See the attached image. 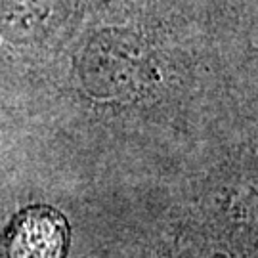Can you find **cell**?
Returning <instances> with one entry per match:
<instances>
[{"instance_id":"1","label":"cell","mask_w":258,"mask_h":258,"mask_svg":"<svg viewBox=\"0 0 258 258\" xmlns=\"http://www.w3.org/2000/svg\"><path fill=\"white\" fill-rule=\"evenodd\" d=\"M69 231L63 216L50 207L21 211L0 243V258H63Z\"/></svg>"}]
</instances>
